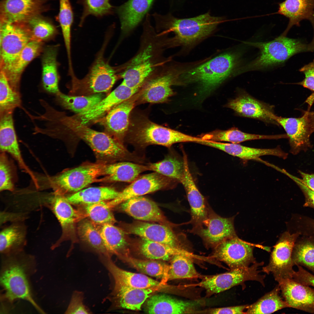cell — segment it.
Masks as SVG:
<instances>
[{
    "label": "cell",
    "mask_w": 314,
    "mask_h": 314,
    "mask_svg": "<svg viewBox=\"0 0 314 314\" xmlns=\"http://www.w3.org/2000/svg\"><path fill=\"white\" fill-rule=\"evenodd\" d=\"M13 112L0 114V151L10 154L17 161L20 168L35 181L36 176L26 165L21 154L15 128Z\"/></svg>",
    "instance_id": "obj_24"
},
{
    "label": "cell",
    "mask_w": 314,
    "mask_h": 314,
    "mask_svg": "<svg viewBox=\"0 0 314 314\" xmlns=\"http://www.w3.org/2000/svg\"><path fill=\"white\" fill-rule=\"evenodd\" d=\"M153 1L129 0L117 8L123 34H128L137 26L149 10Z\"/></svg>",
    "instance_id": "obj_34"
},
{
    "label": "cell",
    "mask_w": 314,
    "mask_h": 314,
    "mask_svg": "<svg viewBox=\"0 0 314 314\" xmlns=\"http://www.w3.org/2000/svg\"><path fill=\"white\" fill-rule=\"evenodd\" d=\"M239 54L224 53L182 74L184 82L197 84L200 96L210 94L232 74L240 61Z\"/></svg>",
    "instance_id": "obj_3"
},
{
    "label": "cell",
    "mask_w": 314,
    "mask_h": 314,
    "mask_svg": "<svg viewBox=\"0 0 314 314\" xmlns=\"http://www.w3.org/2000/svg\"><path fill=\"white\" fill-rule=\"evenodd\" d=\"M290 178L296 183L303 192L306 198L305 206L314 208V191L308 187L301 179L292 175L290 176Z\"/></svg>",
    "instance_id": "obj_59"
},
{
    "label": "cell",
    "mask_w": 314,
    "mask_h": 314,
    "mask_svg": "<svg viewBox=\"0 0 314 314\" xmlns=\"http://www.w3.org/2000/svg\"><path fill=\"white\" fill-rule=\"evenodd\" d=\"M298 265V270H293L292 277L296 281L304 285L314 287V275Z\"/></svg>",
    "instance_id": "obj_57"
},
{
    "label": "cell",
    "mask_w": 314,
    "mask_h": 314,
    "mask_svg": "<svg viewBox=\"0 0 314 314\" xmlns=\"http://www.w3.org/2000/svg\"><path fill=\"white\" fill-rule=\"evenodd\" d=\"M252 245L236 236L228 238L213 248L212 257L226 264L231 270L248 267L256 262Z\"/></svg>",
    "instance_id": "obj_14"
},
{
    "label": "cell",
    "mask_w": 314,
    "mask_h": 314,
    "mask_svg": "<svg viewBox=\"0 0 314 314\" xmlns=\"http://www.w3.org/2000/svg\"><path fill=\"white\" fill-rule=\"evenodd\" d=\"M233 219V217L220 216L209 206L206 218L201 224L188 231L200 237L207 248L213 249L226 239L236 236Z\"/></svg>",
    "instance_id": "obj_12"
},
{
    "label": "cell",
    "mask_w": 314,
    "mask_h": 314,
    "mask_svg": "<svg viewBox=\"0 0 314 314\" xmlns=\"http://www.w3.org/2000/svg\"><path fill=\"white\" fill-rule=\"evenodd\" d=\"M55 95L56 100L60 105L77 114L88 110L105 97L102 93L88 96H73L66 95L61 92Z\"/></svg>",
    "instance_id": "obj_43"
},
{
    "label": "cell",
    "mask_w": 314,
    "mask_h": 314,
    "mask_svg": "<svg viewBox=\"0 0 314 314\" xmlns=\"http://www.w3.org/2000/svg\"><path fill=\"white\" fill-rule=\"evenodd\" d=\"M184 165V174L181 181L186 192L190 208L191 219L188 222L197 226L206 218L210 206L197 188L190 173L188 157L184 150L182 151Z\"/></svg>",
    "instance_id": "obj_23"
},
{
    "label": "cell",
    "mask_w": 314,
    "mask_h": 314,
    "mask_svg": "<svg viewBox=\"0 0 314 314\" xmlns=\"http://www.w3.org/2000/svg\"><path fill=\"white\" fill-rule=\"evenodd\" d=\"M158 288H137L114 286L107 298L114 306L132 310H140L151 293Z\"/></svg>",
    "instance_id": "obj_29"
},
{
    "label": "cell",
    "mask_w": 314,
    "mask_h": 314,
    "mask_svg": "<svg viewBox=\"0 0 314 314\" xmlns=\"http://www.w3.org/2000/svg\"><path fill=\"white\" fill-rule=\"evenodd\" d=\"M260 51L259 56L247 65L238 68L235 75L252 71L265 69L281 64L294 55L308 51V44L300 40L281 35L267 42H245Z\"/></svg>",
    "instance_id": "obj_4"
},
{
    "label": "cell",
    "mask_w": 314,
    "mask_h": 314,
    "mask_svg": "<svg viewBox=\"0 0 314 314\" xmlns=\"http://www.w3.org/2000/svg\"><path fill=\"white\" fill-rule=\"evenodd\" d=\"M292 258L294 264L305 266L314 272V243L306 242L297 245Z\"/></svg>",
    "instance_id": "obj_54"
},
{
    "label": "cell",
    "mask_w": 314,
    "mask_h": 314,
    "mask_svg": "<svg viewBox=\"0 0 314 314\" xmlns=\"http://www.w3.org/2000/svg\"><path fill=\"white\" fill-rule=\"evenodd\" d=\"M27 227L23 221L12 222L0 233V251L8 255L24 251L27 243Z\"/></svg>",
    "instance_id": "obj_33"
},
{
    "label": "cell",
    "mask_w": 314,
    "mask_h": 314,
    "mask_svg": "<svg viewBox=\"0 0 314 314\" xmlns=\"http://www.w3.org/2000/svg\"><path fill=\"white\" fill-rule=\"evenodd\" d=\"M98 228L105 247L109 254H115L120 258L124 256L128 245L125 233L113 224L98 225Z\"/></svg>",
    "instance_id": "obj_38"
},
{
    "label": "cell",
    "mask_w": 314,
    "mask_h": 314,
    "mask_svg": "<svg viewBox=\"0 0 314 314\" xmlns=\"http://www.w3.org/2000/svg\"><path fill=\"white\" fill-rule=\"evenodd\" d=\"M105 165L97 162L83 163L54 176L43 178V186L51 188L54 194L57 195L65 196L67 194L75 193L92 183L101 182L99 177L102 176Z\"/></svg>",
    "instance_id": "obj_6"
},
{
    "label": "cell",
    "mask_w": 314,
    "mask_h": 314,
    "mask_svg": "<svg viewBox=\"0 0 314 314\" xmlns=\"http://www.w3.org/2000/svg\"><path fill=\"white\" fill-rule=\"evenodd\" d=\"M151 41L142 44L139 51L126 65L120 74L128 87L140 90L155 72L157 66L156 45Z\"/></svg>",
    "instance_id": "obj_10"
},
{
    "label": "cell",
    "mask_w": 314,
    "mask_h": 314,
    "mask_svg": "<svg viewBox=\"0 0 314 314\" xmlns=\"http://www.w3.org/2000/svg\"><path fill=\"white\" fill-rule=\"evenodd\" d=\"M313 227H314V222H313Z\"/></svg>",
    "instance_id": "obj_63"
},
{
    "label": "cell",
    "mask_w": 314,
    "mask_h": 314,
    "mask_svg": "<svg viewBox=\"0 0 314 314\" xmlns=\"http://www.w3.org/2000/svg\"><path fill=\"white\" fill-rule=\"evenodd\" d=\"M78 2L83 8L80 26L83 25L86 18L90 15L101 18L113 13V7L109 0H78Z\"/></svg>",
    "instance_id": "obj_51"
},
{
    "label": "cell",
    "mask_w": 314,
    "mask_h": 314,
    "mask_svg": "<svg viewBox=\"0 0 314 314\" xmlns=\"http://www.w3.org/2000/svg\"><path fill=\"white\" fill-rule=\"evenodd\" d=\"M138 242L140 252L148 259L168 261L175 255L187 251L183 249L142 238Z\"/></svg>",
    "instance_id": "obj_41"
},
{
    "label": "cell",
    "mask_w": 314,
    "mask_h": 314,
    "mask_svg": "<svg viewBox=\"0 0 314 314\" xmlns=\"http://www.w3.org/2000/svg\"><path fill=\"white\" fill-rule=\"evenodd\" d=\"M23 23L29 30L34 40L42 41L51 37L56 32L55 26L41 15Z\"/></svg>",
    "instance_id": "obj_52"
},
{
    "label": "cell",
    "mask_w": 314,
    "mask_h": 314,
    "mask_svg": "<svg viewBox=\"0 0 314 314\" xmlns=\"http://www.w3.org/2000/svg\"><path fill=\"white\" fill-rule=\"evenodd\" d=\"M149 170L147 165L129 161L116 162L105 164L103 170V177L101 178V182L131 183L141 173Z\"/></svg>",
    "instance_id": "obj_31"
},
{
    "label": "cell",
    "mask_w": 314,
    "mask_h": 314,
    "mask_svg": "<svg viewBox=\"0 0 314 314\" xmlns=\"http://www.w3.org/2000/svg\"><path fill=\"white\" fill-rule=\"evenodd\" d=\"M65 196L54 194L49 203V207L61 226L62 234L60 239L51 247L52 249L58 247L63 241L71 240L75 241L76 224L82 215L74 209Z\"/></svg>",
    "instance_id": "obj_21"
},
{
    "label": "cell",
    "mask_w": 314,
    "mask_h": 314,
    "mask_svg": "<svg viewBox=\"0 0 314 314\" xmlns=\"http://www.w3.org/2000/svg\"><path fill=\"white\" fill-rule=\"evenodd\" d=\"M3 256L0 273V284L4 291L2 299L11 303L18 299L26 300L40 313H44L34 299L31 290L30 278L35 270L33 256L24 251Z\"/></svg>",
    "instance_id": "obj_1"
},
{
    "label": "cell",
    "mask_w": 314,
    "mask_h": 314,
    "mask_svg": "<svg viewBox=\"0 0 314 314\" xmlns=\"http://www.w3.org/2000/svg\"><path fill=\"white\" fill-rule=\"evenodd\" d=\"M21 105L20 92L13 88L5 73L0 69V114L14 112L16 108L21 107Z\"/></svg>",
    "instance_id": "obj_48"
},
{
    "label": "cell",
    "mask_w": 314,
    "mask_h": 314,
    "mask_svg": "<svg viewBox=\"0 0 314 314\" xmlns=\"http://www.w3.org/2000/svg\"><path fill=\"white\" fill-rule=\"evenodd\" d=\"M33 40L24 23L0 22V69L7 72L26 45Z\"/></svg>",
    "instance_id": "obj_9"
},
{
    "label": "cell",
    "mask_w": 314,
    "mask_h": 314,
    "mask_svg": "<svg viewBox=\"0 0 314 314\" xmlns=\"http://www.w3.org/2000/svg\"><path fill=\"white\" fill-rule=\"evenodd\" d=\"M121 259L143 274L162 279L161 282L165 284L170 265L158 260L138 259L126 255Z\"/></svg>",
    "instance_id": "obj_47"
},
{
    "label": "cell",
    "mask_w": 314,
    "mask_h": 314,
    "mask_svg": "<svg viewBox=\"0 0 314 314\" xmlns=\"http://www.w3.org/2000/svg\"><path fill=\"white\" fill-rule=\"evenodd\" d=\"M267 115L269 119L279 123L284 129L289 139L291 151L296 154L310 147V131L306 114L299 118L279 117L269 110Z\"/></svg>",
    "instance_id": "obj_22"
},
{
    "label": "cell",
    "mask_w": 314,
    "mask_h": 314,
    "mask_svg": "<svg viewBox=\"0 0 314 314\" xmlns=\"http://www.w3.org/2000/svg\"><path fill=\"white\" fill-rule=\"evenodd\" d=\"M178 181L155 172L139 176L119 192L114 199L107 201L112 209L125 201L159 190L174 187Z\"/></svg>",
    "instance_id": "obj_15"
},
{
    "label": "cell",
    "mask_w": 314,
    "mask_h": 314,
    "mask_svg": "<svg viewBox=\"0 0 314 314\" xmlns=\"http://www.w3.org/2000/svg\"><path fill=\"white\" fill-rule=\"evenodd\" d=\"M264 263L256 262L248 267L239 268L224 273L209 276H205L202 281L195 285L204 288L208 295L219 293L239 285H244L248 281H255L264 286L265 275L260 274L259 267Z\"/></svg>",
    "instance_id": "obj_11"
},
{
    "label": "cell",
    "mask_w": 314,
    "mask_h": 314,
    "mask_svg": "<svg viewBox=\"0 0 314 314\" xmlns=\"http://www.w3.org/2000/svg\"><path fill=\"white\" fill-rule=\"evenodd\" d=\"M57 48L49 46L44 49L42 56V82L47 92L55 95L60 91L57 61Z\"/></svg>",
    "instance_id": "obj_36"
},
{
    "label": "cell",
    "mask_w": 314,
    "mask_h": 314,
    "mask_svg": "<svg viewBox=\"0 0 314 314\" xmlns=\"http://www.w3.org/2000/svg\"><path fill=\"white\" fill-rule=\"evenodd\" d=\"M313 26L314 30V35L311 42L308 44V51H314V15L310 20Z\"/></svg>",
    "instance_id": "obj_62"
},
{
    "label": "cell",
    "mask_w": 314,
    "mask_h": 314,
    "mask_svg": "<svg viewBox=\"0 0 314 314\" xmlns=\"http://www.w3.org/2000/svg\"><path fill=\"white\" fill-rule=\"evenodd\" d=\"M42 41L33 40L23 49L18 57L6 72L8 81L13 88L20 92V83L21 75L27 65L41 50Z\"/></svg>",
    "instance_id": "obj_35"
},
{
    "label": "cell",
    "mask_w": 314,
    "mask_h": 314,
    "mask_svg": "<svg viewBox=\"0 0 314 314\" xmlns=\"http://www.w3.org/2000/svg\"><path fill=\"white\" fill-rule=\"evenodd\" d=\"M127 135L128 141L140 149L153 144L170 148L176 143H199L204 141L201 138L192 136L158 124L142 116L132 122Z\"/></svg>",
    "instance_id": "obj_5"
},
{
    "label": "cell",
    "mask_w": 314,
    "mask_h": 314,
    "mask_svg": "<svg viewBox=\"0 0 314 314\" xmlns=\"http://www.w3.org/2000/svg\"><path fill=\"white\" fill-rule=\"evenodd\" d=\"M298 235L284 233L274 246L269 264L263 267L261 271L268 274L271 273L278 282L283 279L292 278L294 265L292 251Z\"/></svg>",
    "instance_id": "obj_16"
},
{
    "label": "cell",
    "mask_w": 314,
    "mask_h": 314,
    "mask_svg": "<svg viewBox=\"0 0 314 314\" xmlns=\"http://www.w3.org/2000/svg\"><path fill=\"white\" fill-rule=\"evenodd\" d=\"M302 182L309 189L314 191V174L299 171Z\"/></svg>",
    "instance_id": "obj_60"
},
{
    "label": "cell",
    "mask_w": 314,
    "mask_h": 314,
    "mask_svg": "<svg viewBox=\"0 0 314 314\" xmlns=\"http://www.w3.org/2000/svg\"><path fill=\"white\" fill-rule=\"evenodd\" d=\"M283 137L282 134L266 135L248 133L234 128L226 130L214 131L201 135V138L204 141L226 142L238 144L248 140L278 139L282 138Z\"/></svg>",
    "instance_id": "obj_39"
},
{
    "label": "cell",
    "mask_w": 314,
    "mask_h": 314,
    "mask_svg": "<svg viewBox=\"0 0 314 314\" xmlns=\"http://www.w3.org/2000/svg\"><path fill=\"white\" fill-rule=\"evenodd\" d=\"M139 90L130 88L122 82L95 106L84 112L71 117L82 124L88 126L97 122L114 106L130 98Z\"/></svg>",
    "instance_id": "obj_20"
},
{
    "label": "cell",
    "mask_w": 314,
    "mask_h": 314,
    "mask_svg": "<svg viewBox=\"0 0 314 314\" xmlns=\"http://www.w3.org/2000/svg\"><path fill=\"white\" fill-rule=\"evenodd\" d=\"M277 13L289 19L287 27L281 35L286 36L293 26H300L304 19L310 20L314 15V0H285L279 5Z\"/></svg>",
    "instance_id": "obj_32"
},
{
    "label": "cell",
    "mask_w": 314,
    "mask_h": 314,
    "mask_svg": "<svg viewBox=\"0 0 314 314\" xmlns=\"http://www.w3.org/2000/svg\"><path fill=\"white\" fill-rule=\"evenodd\" d=\"M280 290L278 285L256 302L249 305L245 314H270L289 307L279 295Z\"/></svg>",
    "instance_id": "obj_44"
},
{
    "label": "cell",
    "mask_w": 314,
    "mask_h": 314,
    "mask_svg": "<svg viewBox=\"0 0 314 314\" xmlns=\"http://www.w3.org/2000/svg\"><path fill=\"white\" fill-rule=\"evenodd\" d=\"M101 263L112 276L114 286L128 288H148L159 287L164 284L143 274L133 273L117 266L111 256H100Z\"/></svg>",
    "instance_id": "obj_26"
},
{
    "label": "cell",
    "mask_w": 314,
    "mask_h": 314,
    "mask_svg": "<svg viewBox=\"0 0 314 314\" xmlns=\"http://www.w3.org/2000/svg\"><path fill=\"white\" fill-rule=\"evenodd\" d=\"M228 106L244 117L257 119L269 118L266 114L268 109L259 101L247 94H242L231 100L228 104Z\"/></svg>",
    "instance_id": "obj_42"
},
{
    "label": "cell",
    "mask_w": 314,
    "mask_h": 314,
    "mask_svg": "<svg viewBox=\"0 0 314 314\" xmlns=\"http://www.w3.org/2000/svg\"><path fill=\"white\" fill-rule=\"evenodd\" d=\"M223 21L221 17L206 13L194 17L174 19L169 31L174 33V45L188 47L193 45L212 33Z\"/></svg>",
    "instance_id": "obj_8"
},
{
    "label": "cell",
    "mask_w": 314,
    "mask_h": 314,
    "mask_svg": "<svg viewBox=\"0 0 314 314\" xmlns=\"http://www.w3.org/2000/svg\"><path fill=\"white\" fill-rule=\"evenodd\" d=\"M96 226L90 220L80 222L77 228L79 237L100 255L111 256L105 247L98 227Z\"/></svg>",
    "instance_id": "obj_45"
},
{
    "label": "cell",
    "mask_w": 314,
    "mask_h": 314,
    "mask_svg": "<svg viewBox=\"0 0 314 314\" xmlns=\"http://www.w3.org/2000/svg\"><path fill=\"white\" fill-rule=\"evenodd\" d=\"M249 305L211 308L204 312L210 314H245L244 311L247 308Z\"/></svg>",
    "instance_id": "obj_58"
},
{
    "label": "cell",
    "mask_w": 314,
    "mask_h": 314,
    "mask_svg": "<svg viewBox=\"0 0 314 314\" xmlns=\"http://www.w3.org/2000/svg\"><path fill=\"white\" fill-rule=\"evenodd\" d=\"M310 131L312 134L314 132V111H305Z\"/></svg>",
    "instance_id": "obj_61"
},
{
    "label": "cell",
    "mask_w": 314,
    "mask_h": 314,
    "mask_svg": "<svg viewBox=\"0 0 314 314\" xmlns=\"http://www.w3.org/2000/svg\"><path fill=\"white\" fill-rule=\"evenodd\" d=\"M201 302L178 299L165 295L150 296L147 299L144 311L149 314H189L199 312Z\"/></svg>",
    "instance_id": "obj_28"
},
{
    "label": "cell",
    "mask_w": 314,
    "mask_h": 314,
    "mask_svg": "<svg viewBox=\"0 0 314 314\" xmlns=\"http://www.w3.org/2000/svg\"><path fill=\"white\" fill-rule=\"evenodd\" d=\"M188 251L179 254L171 258V264L165 280L183 279L204 278L205 276L199 274L196 270Z\"/></svg>",
    "instance_id": "obj_40"
},
{
    "label": "cell",
    "mask_w": 314,
    "mask_h": 314,
    "mask_svg": "<svg viewBox=\"0 0 314 314\" xmlns=\"http://www.w3.org/2000/svg\"><path fill=\"white\" fill-rule=\"evenodd\" d=\"M120 205L122 210L137 220L174 225L167 220L156 204L148 198L142 196L135 197Z\"/></svg>",
    "instance_id": "obj_27"
},
{
    "label": "cell",
    "mask_w": 314,
    "mask_h": 314,
    "mask_svg": "<svg viewBox=\"0 0 314 314\" xmlns=\"http://www.w3.org/2000/svg\"><path fill=\"white\" fill-rule=\"evenodd\" d=\"M222 151L232 156L244 160H256L259 157L272 155L286 158L287 154L279 147L273 149H259L247 147L237 143L205 141L199 143Z\"/></svg>",
    "instance_id": "obj_30"
},
{
    "label": "cell",
    "mask_w": 314,
    "mask_h": 314,
    "mask_svg": "<svg viewBox=\"0 0 314 314\" xmlns=\"http://www.w3.org/2000/svg\"><path fill=\"white\" fill-rule=\"evenodd\" d=\"M175 226L136 221L125 224L122 229L126 234L186 250L188 244L186 236L182 233L176 234L172 228Z\"/></svg>",
    "instance_id": "obj_13"
},
{
    "label": "cell",
    "mask_w": 314,
    "mask_h": 314,
    "mask_svg": "<svg viewBox=\"0 0 314 314\" xmlns=\"http://www.w3.org/2000/svg\"><path fill=\"white\" fill-rule=\"evenodd\" d=\"M17 180L16 168L14 163L4 152L0 155V190H14Z\"/></svg>",
    "instance_id": "obj_53"
},
{
    "label": "cell",
    "mask_w": 314,
    "mask_h": 314,
    "mask_svg": "<svg viewBox=\"0 0 314 314\" xmlns=\"http://www.w3.org/2000/svg\"><path fill=\"white\" fill-rule=\"evenodd\" d=\"M285 301L289 307L314 313V290L292 278L278 282Z\"/></svg>",
    "instance_id": "obj_25"
},
{
    "label": "cell",
    "mask_w": 314,
    "mask_h": 314,
    "mask_svg": "<svg viewBox=\"0 0 314 314\" xmlns=\"http://www.w3.org/2000/svg\"><path fill=\"white\" fill-rule=\"evenodd\" d=\"M83 293L75 291L73 293L65 313L89 314L91 313L83 303Z\"/></svg>",
    "instance_id": "obj_55"
},
{
    "label": "cell",
    "mask_w": 314,
    "mask_h": 314,
    "mask_svg": "<svg viewBox=\"0 0 314 314\" xmlns=\"http://www.w3.org/2000/svg\"><path fill=\"white\" fill-rule=\"evenodd\" d=\"M53 0H2L0 5L1 22H25L50 9Z\"/></svg>",
    "instance_id": "obj_18"
},
{
    "label": "cell",
    "mask_w": 314,
    "mask_h": 314,
    "mask_svg": "<svg viewBox=\"0 0 314 314\" xmlns=\"http://www.w3.org/2000/svg\"><path fill=\"white\" fill-rule=\"evenodd\" d=\"M149 170L176 180L179 182L183 176L184 165L183 160L172 154L166 156L162 160L147 165Z\"/></svg>",
    "instance_id": "obj_46"
},
{
    "label": "cell",
    "mask_w": 314,
    "mask_h": 314,
    "mask_svg": "<svg viewBox=\"0 0 314 314\" xmlns=\"http://www.w3.org/2000/svg\"><path fill=\"white\" fill-rule=\"evenodd\" d=\"M299 70L304 74L305 78L302 81L296 84L314 92V59L312 62L304 65Z\"/></svg>",
    "instance_id": "obj_56"
},
{
    "label": "cell",
    "mask_w": 314,
    "mask_h": 314,
    "mask_svg": "<svg viewBox=\"0 0 314 314\" xmlns=\"http://www.w3.org/2000/svg\"><path fill=\"white\" fill-rule=\"evenodd\" d=\"M58 121L64 130L72 132L86 142L93 151L97 162L107 164L119 161H142L141 158L129 151L123 143L106 133L92 129L65 113L59 116Z\"/></svg>",
    "instance_id": "obj_2"
},
{
    "label": "cell",
    "mask_w": 314,
    "mask_h": 314,
    "mask_svg": "<svg viewBox=\"0 0 314 314\" xmlns=\"http://www.w3.org/2000/svg\"><path fill=\"white\" fill-rule=\"evenodd\" d=\"M177 74L165 68L154 72L139 91L137 101L141 103L165 102L174 94L171 86L178 78Z\"/></svg>",
    "instance_id": "obj_17"
},
{
    "label": "cell",
    "mask_w": 314,
    "mask_h": 314,
    "mask_svg": "<svg viewBox=\"0 0 314 314\" xmlns=\"http://www.w3.org/2000/svg\"><path fill=\"white\" fill-rule=\"evenodd\" d=\"M103 47L96 56L86 76L79 79L72 77L69 95L88 96L109 92L118 79L116 69L104 57Z\"/></svg>",
    "instance_id": "obj_7"
},
{
    "label": "cell",
    "mask_w": 314,
    "mask_h": 314,
    "mask_svg": "<svg viewBox=\"0 0 314 314\" xmlns=\"http://www.w3.org/2000/svg\"><path fill=\"white\" fill-rule=\"evenodd\" d=\"M139 94L138 92L117 105L97 122L104 127L106 133L122 143L129 129L130 113L137 102Z\"/></svg>",
    "instance_id": "obj_19"
},
{
    "label": "cell",
    "mask_w": 314,
    "mask_h": 314,
    "mask_svg": "<svg viewBox=\"0 0 314 314\" xmlns=\"http://www.w3.org/2000/svg\"><path fill=\"white\" fill-rule=\"evenodd\" d=\"M57 19L61 28L67 53L70 54L71 53V29L74 15L69 0H59V10Z\"/></svg>",
    "instance_id": "obj_49"
},
{
    "label": "cell",
    "mask_w": 314,
    "mask_h": 314,
    "mask_svg": "<svg viewBox=\"0 0 314 314\" xmlns=\"http://www.w3.org/2000/svg\"><path fill=\"white\" fill-rule=\"evenodd\" d=\"M84 215L96 225L114 224L116 222L106 201L85 205Z\"/></svg>",
    "instance_id": "obj_50"
},
{
    "label": "cell",
    "mask_w": 314,
    "mask_h": 314,
    "mask_svg": "<svg viewBox=\"0 0 314 314\" xmlns=\"http://www.w3.org/2000/svg\"><path fill=\"white\" fill-rule=\"evenodd\" d=\"M119 192L110 186L89 187L65 197L72 204L84 205L114 199Z\"/></svg>",
    "instance_id": "obj_37"
}]
</instances>
